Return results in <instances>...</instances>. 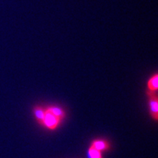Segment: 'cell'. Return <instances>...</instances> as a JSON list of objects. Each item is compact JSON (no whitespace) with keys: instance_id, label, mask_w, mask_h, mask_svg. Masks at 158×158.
Instances as JSON below:
<instances>
[{"instance_id":"277c9868","label":"cell","mask_w":158,"mask_h":158,"mask_svg":"<svg viewBox=\"0 0 158 158\" xmlns=\"http://www.w3.org/2000/svg\"><path fill=\"white\" fill-rule=\"evenodd\" d=\"M33 113H34V115L35 116V118H36L37 121L43 125V120H44L45 115V110L43 109L42 107L36 106V107L34 108Z\"/></svg>"},{"instance_id":"6da1fadb","label":"cell","mask_w":158,"mask_h":158,"mask_svg":"<svg viewBox=\"0 0 158 158\" xmlns=\"http://www.w3.org/2000/svg\"><path fill=\"white\" fill-rule=\"evenodd\" d=\"M61 122H62V120L60 118L56 117L54 114H51L50 112L47 111L46 109H45V115L43 122V125L45 126L47 129L51 130L56 129Z\"/></svg>"},{"instance_id":"8992f818","label":"cell","mask_w":158,"mask_h":158,"mask_svg":"<svg viewBox=\"0 0 158 158\" xmlns=\"http://www.w3.org/2000/svg\"><path fill=\"white\" fill-rule=\"evenodd\" d=\"M147 86L149 90L151 92H155L158 89V76L157 74L154 75L153 76H152L149 78V80L148 81L147 83Z\"/></svg>"},{"instance_id":"7a4b0ae2","label":"cell","mask_w":158,"mask_h":158,"mask_svg":"<svg viewBox=\"0 0 158 158\" xmlns=\"http://www.w3.org/2000/svg\"><path fill=\"white\" fill-rule=\"evenodd\" d=\"M149 110L152 117L155 121L158 118V100L156 94L151 93L149 95Z\"/></svg>"},{"instance_id":"5b68a950","label":"cell","mask_w":158,"mask_h":158,"mask_svg":"<svg viewBox=\"0 0 158 158\" xmlns=\"http://www.w3.org/2000/svg\"><path fill=\"white\" fill-rule=\"evenodd\" d=\"M46 110L50 112L51 114H54V116H56V117L60 118L61 120H62L65 116V112L64 110L61 108L56 107V106H51V107L46 108Z\"/></svg>"},{"instance_id":"52a82bcc","label":"cell","mask_w":158,"mask_h":158,"mask_svg":"<svg viewBox=\"0 0 158 158\" xmlns=\"http://www.w3.org/2000/svg\"><path fill=\"white\" fill-rule=\"evenodd\" d=\"M87 155L89 158H102L101 152L94 149V148L91 147V146L88 149Z\"/></svg>"},{"instance_id":"3957f363","label":"cell","mask_w":158,"mask_h":158,"mask_svg":"<svg viewBox=\"0 0 158 158\" xmlns=\"http://www.w3.org/2000/svg\"><path fill=\"white\" fill-rule=\"evenodd\" d=\"M91 147H92L94 149L100 152H105L107 151L110 148V144L109 142L106 140H102V139H97L94 140L91 143Z\"/></svg>"}]
</instances>
